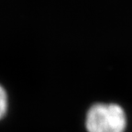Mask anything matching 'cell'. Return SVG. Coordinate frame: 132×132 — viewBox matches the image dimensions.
<instances>
[{"mask_svg":"<svg viewBox=\"0 0 132 132\" xmlns=\"http://www.w3.org/2000/svg\"><path fill=\"white\" fill-rule=\"evenodd\" d=\"M88 132H124L126 128V114L117 104H95L86 116Z\"/></svg>","mask_w":132,"mask_h":132,"instance_id":"obj_1","label":"cell"},{"mask_svg":"<svg viewBox=\"0 0 132 132\" xmlns=\"http://www.w3.org/2000/svg\"><path fill=\"white\" fill-rule=\"evenodd\" d=\"M7 109V95L5 89L0 85V119L6 115Z\"/></svg>","mask_w":132,"mask_h":132,"instance_id":"obj_2","label":"cell"}]
</instances>
